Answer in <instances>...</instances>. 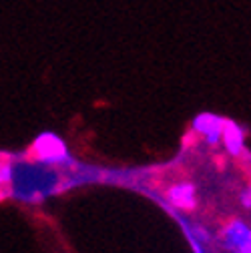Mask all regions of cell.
<instances>
[{
  "label": "cell",
  "instance_id": "1",
  "mask_svg": "<svg viewBox=\"0 0 251 253\" xmlns=\"http://www.w3.org/2000/svg\"><path fill=\"white\" fill-rule=\"evenodd\" d=\"M30 155L42 163H62L69 157L67 145L54 133H42L30 147Z\"/></svg>",
  "mask_w": 251,
  "mask_h": 253
},
{
  "label": "cell",
  "instance_id": "2",
  "mask_svg": "<svg viewBox=\"0 0 251 253\" xmlns=\"http://www.w3.org/2000/svg\"><path fill=\"white\" fill-rule=\"evenodd\" d=\"M221 237L225 247L231 253H251V229L245 221H239V219L229 221Z\"/></svg>",
  "mask_w": 251,
  "mask_h": 253
},
{
  "label": "cell",
  "instance_id": "3",
  "mask_svg": "<svg viewBox=\"0 0 251 253\" xmlns=\"http://www.w3.org/2000/svg\"><path fill=\"white\" fill-rule=\"evenodd\" d=\"M167 199L173 207L183 209V211H193L197 205L195 197V185L193 183H175L167 189Z\"/></svg>",
  "mask_w": 251,
  "mask_h": 253
},
{
  "label": "cell",
  "instance_id": "4",
  "mask_svg": "<svg viewBox=\"0 0 251 253\" xmlns=\"http://www.w3.org/2000/svg\"><path fill=\"white\" fill-rule=\"evenodd\" d=\"M221 126H223V119L213 113H201L193 121V129L201 133L209 145H217L221 141Z\"/></svg>",
  "mask_w": 251,
  "mask_h": 253
},
{
  "label": "cell",
  "instance_id": "5",
  "mask_svg": "<svg viewBox=\"0 0 251 253\" xmlns=\"http://www.w3.org/2000/svg\"><path fill=\"white\" fill-rule=\"evenodd\" d=\"M221 141H223L227 153L233 155V157L241 155V151L245 149V135H243V129H241L237 123H233L231 119H223Z\"/></svg>",
  "mask_w": 251,
  "mask_h": 253
},
{
  "label": "cell",
  "instance_id": "6",
  "mask_svg": "<svg viewBox=\"0 0 251 253\" xmlns=\"http://www.w3.org/2000/svg\"><path fill=\"white\" fill-rule=\"evenodd\" d=\"M12 181V165L2 161L0 163V185H6Z\"/></svg>",
  "mask_w": 251,
  "mask_h": 253
},
{
  "label": "cell",
  "instance_id": "7",
  "mask_svg": "<svg viewBox=\"0 0 251 253\" xmlns=\"http://www.w3.org/2000/svg\"><path fill=\"white\" fill-rule=\"evenodd\" d=\"M243 205H245V209H249V189H245V191H243Z\"/></svg>",
  "mask_w": 251,
  "mask_h": 253
}]
</instances>
